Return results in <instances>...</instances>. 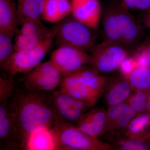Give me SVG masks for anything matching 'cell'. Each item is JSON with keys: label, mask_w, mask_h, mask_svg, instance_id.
<instances>
[{"label": "cell", "mask_w": 150, "mask_h": 150, "mask_svg": "<svg viewBox=\"0 0 150 150\" xmlns=\"http://www.w3.org/2000/svg\"><path fill=\"white\" fill-rule=\"evenodd\" d=\"M141 20L144 26L150 30V10L142 14Z\"/></svg>", "instance_id": "cell-32"}, {"label": "cell", "mask_w": 150, "mask_h": 150, "mask_svg": "<svg viewBox=\"0 0 150 150\" xmlns=\"http://www.w3.org/2000/svg\"><path fill=\"white\" fill-rule=\"evenodd\" d=\"M91 28L74 18L61 23L55 39L59 47L69 46L87 52L95 47L96 36Z\"/></svg>", "instance_id": "cell-6"}, {"label": "cell", "mask_w": 150, "mask_h": 150, "mask_svg": "<svg viewBox=\"0 0 150 150\" xmlns=\"http://www.w3.org/2000/svg\"><path fill=\"white\" fill-rule=\"evenodd\" d=\"M121 1L130 11H140L142 14L150 10V0H121Z\"/></svg>", "instance_id": "cell-29"}, {"label": "cell", "mask_w": 150, "mask_h": 150, "mask_svg": "<svg viewBox=\"0 0 150 150\" xmlns=\"http://www.w3.org/2000/svg\"><path fill=\"white\" fill-rule=\"evenodd\" d=\"M147 139H148V142H149V145L150 146V135H149V137H148Z\"/></svg>", "instance_id": "cell-35"}, {"label": "cell", "mask_w": 150, "mask_h": 150, "mask_svg": "<svg viewBox=\"0 0 150 150\" xmlns=\"http://www.w3.org/2000/svg\"><path fill=\"white\" fill-rule=\"evenodd\" d=\"M114 142L113 148L120 150H148L149 149V144L145 140L137 139L121 138Z\"/></svg>", "instance_id": "cell-22"}, {"label": "cell", "mask_w": 150, "mask_h": 150, "mask_svg": "<svg viewBox=\"0 0 150 150\" xmlns=\"http://www.w3.org/2000/svg\"><path fill=\"white\" fill-rule=\"evenodd\" d=\"M36 35H24L18 33L14 43L15 51H23L34 48L51 33Z\"/></svg>", "instance_id": "cell-21"}, {"label": "cell", "mask_w": 150, "mask_h": 150, "mask_svg": "<svg viewBox=\"0 0 150 150\" xmlns=\"http://www.w3.org/2000/svg\"><path fill=\"white\" fill-rule=\"evenodd\" d=\"M71 6L75 19L93 29L97 28L101 15L98 0H72Z\"/></svg>", "instance_id": "cell-12"}, {"label": "cell", "mask_w": 150, "mask_h": 150, "mask_svg": "<svg viewBox=\"0 0 150 150\" xmlns=\"http://www.w3.org/2000/svg\"><path fill=\"white\" fill-rule=\"evenodd\" d=\"M137 115V112L128 105L125 110L116 119L111 128L103 137L115 142L123 137L130 121Z\"/></svg>", "instance_id": "cell-17"}, {"label": "cell", "mask_w": 150, "mask_h": 150, "mask_svg": "<svg viewBox=\"0 0 150 150\" xmlns=\"http://www.w3.org/2000/svg\"><path fill=\"white\" fill-rule=\"evenodd\" d=\"M133 90L129 81L123 76L107 79L103 91L105 102L108 107L125 102Z\"/></svg>", "instance_id": "cell-13"}, {"label": "cell", "mask_w": 150, "mask_h": 150, "mask_svg": "<svg viewBox=\"0 0 150 150\" xmlns=\"http://www.w3.org/2000/svg\"><path fill=\"white\" fill-rule=\"evenodd\" d=\"M0 149H22L11 102L0 103Z\"/></svg>", "instance_id": "cell-11"}, {"label": "cell", "mask_w": 150, "mask_h": 150, "mask_svg": "<svg viewBox=\"0 0 150 150\" xmlns=\"http://www.w3.org/2000/svg\"><path fill=\"white\" fill-rule=\"evenodd\" d=\"M41 19L50 23L62 21L58 0H45L41 16Z\"/></svg>", "instance_id": "cell-23"}, {"label": "cell", "mask_w": 150, "mask_h": 150, "mask_svg": "<svg viewBox=\"0 0 150 150\" xmlns=\"http://www.w3.org/2000/svg\"><path fill=\"white\" fill-rule=\"evenodd\" d=\"M19 34L24 35H36L46 34L51 29L47 28L40 21H28L20 24Z\"/></svg>", "instance_id": "cell-24"}, {"label": "cell", "mask_w": 150, "mask_h": 150, "mask_svg": "<svg viewBox=\"0 0 150 150\" xmlns=\"http://www.w3.org/2000/svg\"><path fill=\"white\" fill-rule=\"evenodd\" d=\"M49 61L64 77L77 71L89 64L91 55L77 48L61 46L52 52Z\"/></svg>", "instance_id": "cell-8"}, {"label": "cell", "mask_w": 150, "mask_h": 150, "mask_svg": "<svg viewBox=\"0 0 150 150\" xmlns=\"http://www.w3.org/2000/svg\"><path fill=\"white\" fill-rule=\"evenodd\" d=\"M128 105V104L125 102L117 105L108 107L105 128L100 137H102L109 131L112 124L125 110Z\"/></svg>", "instance_id": "cell-27"}, {"label": "cell", "mask_w": 150, "mask_h": 150, "mask_svg": "<svg viewBox=\"0 0 150 150\" xmlns=\"http://www.w3.org/2000/svg\"><path fill=\"white\" fill-rule=\"evenodd\" d=\"M20 24L28 21H40L45 0H11Z\"/></svg>", "instance_id": "cell-16"}, {"label": "cell", "mask_w": 150, "mask_h": 150, "mask_svg": "<svg viewBox=\"0 0 150 150\" xmlns=\"http://www.w3.org/2000/svg\"><path fill=\"white\" fill-rule=\"evenodd\" d=\"M150 126L149 113L144 112L137 114L130 121L124 133V137L145 141L148 137V134L146 133V130Z\"/></svg>", "instance_id": "cell-18"}, {"label": "cell", "mask_w": 150, "mask_h": 150, "mask_svg": "<svg viewBox=\"0 0 150 150\" xmlns=\"http://www.w3.org/2000/svg\"><path fill=\"white\" fill-rule=\"evenodd\" d=\"M125 78L134 91L150 90V67H137Z\"/></svg>", "instance_id": "cell-20"}, {"label": "cell", "mask_w": 150, "mask_h": 150, "mask_svg": "<svg viewBox=\"0 0 150 150\" xmlns=\"http://www.w3.org/2000/svg\"><path fill=\"white\" fill-rule=\"evenodd\" d=\"M26 150H56L55 142L49 129L36 131L30 137Z\"/></svg>", "instance_id": "cell-19"}, {"label": "cell", "mask_w": 150, "mask_h": 150, "mask_svg": "<svg viewBox=\"0 0 150 150\" xmlns=\"http://www.w3.org/2000/svg\"><path fill=\"white\" fill-rule=\"evenodd\" d=\"M18 24V16L11 0H0V33L13 38Z\"/></svg>", "instance_id": "cell-15"}, {"label": "cell", "mask_w": 150, "mask_h": 150, "mask_svg": "<svg viewBox=\"0 0 150 150\" xmlns=\"http://www.w3.org/2000/svg\"><path fill=\"white\" fill-rule=\"evenodd\" d=\"M58 1L60 16L62 20L71 13V3L69 0H58Z\"/></svg>", "instance_id": "cell-31"}, {"label": "cell", "mask_w": 150, "mask_h": 150, "mask_svg": "<svg viewBox=\"0 0 150 150\" xmlns=\"http://www.w3.org/2000/svg\"><path fill=\"white\" fill-rule=\"evenodd\" d=\"M12 38L0 33V65L1 69L15 51Z\"/></svg>", "instance_id": "cell-26"}, {"label": "cell", "mask_w": 150, "mask_h": 150, "mask_svg": "<svg viewBox=\"0 0 150 150\" xmlns=\"http://www.w3.org/2000/svg\"><path fill=\"white\" fill-rule=\"evenodd\" d=\"M107 78L93 68L84 67L63 77L60 90L94 106L103 93Z\"/></svg>", "instance_id": "cell-2"}, {"label": "cell", "mask_w": 150, "mask_h": 150, "mask_svg": "<svg viewBox=\"0 0 150 150\" xmlns=\"http://www.w3.org/2000/svg\"><path fill=\"white\" fill-rule=\"evenodd\" d=\"M106 118L107 110L103 108H96L85 114L76 126L88 136L98 139L105 128Z\"/></svg>", "instance_id": "cell-14"}, {"label": "cell", "mask_w": 150, "mask_h": 150, "mask_svg": "<svg viewBox=\"0 0 150 150\" xmlns=\"http://www.w3.org/2000/svg\"><path fill=\"white\" fill-rule=\"evenodd\" d=\"M59 23L52 28L51 33L34 48L23 51H15L2 69L11 76L27 74L42 62L51 50L61 25Z\"/></svg>", "instance_id": "cell-5"}, {"label": "cell", "mask_w": 150, "mask_h": 150, "mask_svg": "<svg viewBox=\"0 0 150 150\" xmlns=\"http://www.w3.org/2000/svg\"><path fill=\"white\" fill-rule=\"evenodd\" d=\"M56 150H110L113 146L99 139H95L81 131L74 124L63 120L56 113L49 129Z\"/></svg>", "instance_id": "cell-3"}, {"label": "cell", "mask_w": 150, "mask_h": 150, "mask_svg": "<svg viewBox=\"0 0 150 150\" xmlns=\"http://www.w3.org/2000/svg\"><path fill=\"white\" fill-rule=\"evenodd\" d=\"M15 85L13 81L10 79L0 78V103L8 101L13 96Z\"/></svg>", "instance_id": "cell-28"}, {"label": "cell", "mask_w": 150, "mask_h": 150, "mask_svg": "<svg viewBox=\"0 0 150 150\" xmlns=\"http://www.w3.org/2000/svg\"><path fill=\"white\" fill-rule=\"evenodd\" d=\"M61 75L48 61L41 62L29 73L23 79L25 88L30 91L53 90L60 83Z\"/></svg>", "instance_id": "cell-9"}, {"label": "cell", "mask_w": 150, "mask_h": 150, "mask_svg": "<svg viewBox=\"0 0 150 150\" xmlns=\"http://www.w3.org/2000/svg\"><path fill=\"white\" fill-rule=\"evenodd\" d=\"M43 91H30L25 88L17 91L13 96V107L17 128L22 149L26 150L33 134L53 125L56 112L50 99Z\"/></svg>", "instance_id": "cell-1"}, {"label": "cell", "mask_w": 150, "mask_h": 150, "mask_svg": "<svg viewBox=\"0 0 150 150\" xmlns=\"http://www.w3.org/2000/svg\"><path fill=\"white\" fill-rule=\"evenodd\" d=\"M132 93L126 102L137 114L144 112L146 110L149 91H136Z\"/></svg>", "instance_id": "cell-25"}, {"label": "cell", "mask_w": 150, "mask_h": 150, "mask_svg": "<svg viewBox=\"0 0 150 150\" xmlns=\"http://www.w3.org/2000/svg\"><path fill=\"white\" fill-rule=\"evenodd\" d=\"M146 111L150 114V92L149 91L147 100L146 105Z\"/></svg>", "instance_id": "cell-34"}, {"label": "cell", "mask_w": 150, "mask_h": 150, "mask_svg": "<svg viewBox=\"0 0 150 150\" xmlns=\"http://www.w3.org/2000/svg\"><path fill=\"white\" fill-rule=\"evenodd\" d=\"M137 67L138 65L134 57L128 56L121 63L119 69L122 76L126 77Z\"/></svg>", "instance_id": "cell-30"}, {"label": "cell", "mask_w": 150, "mask_h": 150, "mask_svg": "<svg viewBox=\"0 0 150 150\" xmlns=\"http://www.w3.org/2000/svg\"><path fill=\"white\" fill-rule=\"evenodd\" d=\"M140 44L147 49L150 54V35L146 37L145 40Z\"/></svg>", "instance_id": "cell-33"}, {"label": "cell", "mask_w": 150, "mask_h": 150, "mask_svg": "<svg viewBox=\"0 0 150 150\" xmlns=\"http://www.w3.org/2000/svg\"><path fill=\"white\" fill-rule=\"evenodd\" d=\"M115 6L110 25L115 42L128 50L135 49L144 36V25L121 1L115 2Z\"/></svg>", "instance_id": "cell-4"}, {"label": "cell", "mask_w": 150, "mask_h": 150, "mask_svg": "<svg viewBox=\"0 0 150 150\" xmlns=\"http://www.w3.org/2000/svg\"><path fill=\"white\" fill-rule=\"evenodd\" d=\"M55 111L64 121L77 124L83 116L93 107L88 103L74 98L59 90L50 94Z\"/></svg>", "instance_id": "cell-10"}, {"label": "cell", "mask_w": 150, "mask_h": 150, "mask_svg": "<svg viewBox=\"0 0 150 150\" xmlns=\"http://www.w3.org/2000/svg\"><path fill=\"white\" fill-rule=\"evenodd\" d=\"M129 51L120 44L103 40L92 51L89 64L100 74H110L119 69Z\"/></svg>", "instance_id": "cell-7"}]
</instances>
